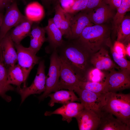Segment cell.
Wrapping results in <instances>:
<instances>
[{"label":"cell","mask_w":130,"mask_h":130,"mask_svg":"<svg viewBox=\"0 0 130 130\" xmlns=\"http://www.w3.org/2000/svg\"><path fill=\"white\" fill-rule=\"evenodd\" d=\"M56 50L59 57L70 65L82 80L87 81L91 54L78 39L64 40Z\"/></svg>","instance_id":"1"},{"label":"cell","mask_w":130,"mask_h":130,"mask_svg":"<svg viewBox=\"0 0 130 130\" xmlns=\"http://www.w3.org/2000/svg\"><path fill=\"white\" fill-rule=\"evenodd\" d=\"M78 39L92 54L105 46H111L110 30L103 24L94 25L85 27Z\"/></svg>","instance_id":"2"},{"label":"cell","mask_w":130,"mask_h":130,"mask_svg":"<svg viewBox=\"0 0 130 130\" xmlns=\"http://www.w3.org/2000/svg\"><path fill=\"white\" fill-rule=\"evenodd\" d=\"M101 110L111 113L122 122L130 125V94L106 93Z\"/></svg>","instance_id":"3"},{"label":"cell","mask_w":130,"mask_h":130,"mask_svg":"<svg viewBox=\"0 0 130 130\" xmlns=\"http://www.w3.org/2000/svg\"><path fill=\"white\" fill-rule=\"evenodd\" d=\"M48 73L46 76V88L43 94L38 97L40 101L47 97L52 92L59 90L60 61L56 50L53 51L50 58Z\"/></svg>","instance_id":"4"},{"label":"cell","mask_w":130,"mask_h":130,"mask_svg":"<svg viewBox=\"0 0 130 130\" xmlns=\"http://www.w3.org/2000/svg\"><path fill=\"white\" fill-rule=\"evenodd\" d=\"M45 66L44 60L40 61L37 69V73L34 81L29 87L25 85L22 88L17 87L16 91L21 98V104L29 96L35 94H40L44 92L46 88Z\"/></svg>","instance_id":"5"},{"label":"cell","mask_w":130,"mask_h":130,"mask_svg":"<svg viewBox=\"0 0 130 130\" xmlns=\"http://www.w3.org/2000/svg\"><path fill=\"white\" fill-rule=\"evenodd\" d=\"M106 77L104 92L117 93L130 87V73L120 70L112 69Z\"/></svg>","instance_id":"6"},{"label":"cell","mask_w":130,"mask_h":130,"mask_svg":"<svg viewBox=\"0 0 130 130\" xmlns=\"http://www.w3.org/2000/svg\"><path fill=\"white\" fill-rule=\"evenodd\" d=\"M79 97L84 109L101 112L105 102L106 93H96L78 87L73 90Z\"/></svg>","instance_id":"7"},{"label":"cell","mask_w":130,"mask_h":130,"mask_svg":"<svg viewBox=\"0 0 130 130\" xmlns=\"http://www.w3.org/2000/svg\"><path fill=\"white\" fill-rule=\"evenodd\" d=\"M0 27V40L12 27L15 26L27 17L23 15L19 10L15 0L7 7Z\"/></svg>","instance_id":"8"},{"label":"cell","mask_w":130,"mask_h":130,"mask_svg":"<svg viewBox=\"0 0 130 130\" xmlns=\"http://www.w3.org/2000/svg\"><path fill=\"white\" fill-rule=\"evenodd\" d=\"M59 58L61 65L59 90L65 89L73 91L79 87L83 82L70 65L64 59Z\"/></svg>","instance_id":"9"},{"label":"cell","mask_w":130,"mask_h":130,"mask_svg":"<svg viewBox=\"0 0 130 130\" xmlns=\"http://www.w3.org/2000/svg\"><path fill=\"white\" fill-rule=\"evenodd\" d=\"M14 43L8 32L0 40V60L7 70L16 64L17 54Z\"/></svg>","instance_id":"10"},{"label":"cell","mask_w":130,"mask_h":130,"mask_svg":"<svg viewBox=\"0 0 130 130\" xmlns=\"http://www.w3.org/2000/svg\"><path fill=\"white\" fill-rule=\"evenodd\" d=\"M14 44L17 50V64L28 76L34 65L39 63L40 58L28 47H25L20 44Z\"/></svg>","instance_id":"11"},{"label":"cell","mask_w":130,"mask_h":130,"mask_svg":"<svg viewBox=\"0 0 130 130\" xmlns=\"http://www.w3.org/2000/svg\"><path fill=\"white\" fill-rule=\"evenodd\" d=\"M101 112L84 109L75 117L79 130H98L100 123Z\"/></svg>","instance_id":"12"},{"label":"cell","mask_w":130,"mask_h":130,"mask_svg":"<svg viewBox=\"0 0 130 130\" xmlns=\"http://www.w3.org/2000/svg\"><path fill=\"white\" fill-rule=\"evenodd\" d=\"M90 62L95 68L100 70H110L119 68L113 62L108 51L104 47L91 55Z\"/></svg>","instance_id":"13"},{"label":"cell","mask_w":130,"mask_h":130,"mask_svg":"<svg viewBox=\"0 0 130 130\" xmlns=\"http://www.w3.org/2000/svg\"><path fill=\"white\" fill-rule=\"evenodd\" d=\"M72 14L70 20L72 36L70 39L79 38L84 28L94 25L90 20L88 13L81 12L74 16Z\"/></svg>","instance_id":"14"},{"label":"cell","mask_w":130,"mask_h":130,"mask_svg":"<svg viewBox=\"0 0 130 130\" xmlns=\"http://www.w3.org/2000/svg\"><path fill=\"white\" fill-rule=\"evenodd\" d=\"M112 10L103 1L100 6L88 14L93 24H103L113 18L114 15Z\"/></svg>","instance_id":"15"},{"label":"cell","mask_w":130,"mask_h":130,"mask_svg":"<svg viewBox=\"0 0 130 130\" xmlns=\"http://www.w3.org/2000/svg\"><path fill=\"white\" fill-rule=\"evenodd\" d=\"M84 109L81 103L74 102L64 104L54 111L47 112L46 113V116H50L57 114L61 115L62 120L70 123L72 118L75 117Z\"/></svg>","instance_id":"16"},{"label":"cell","mask_w":130,"mask_h":130,"mask_svg":"<svg viewBox=\"0 0 130 130\" xmlns=\"http://www.w3.org/2000/svg\"><path fill=\"white\" fill-rule=\"evenodd\" d=\"M98 130H130V125L114 117L111 113L101 110L100 123Z\"/></svg>","instance_id":"17"},{"label":"cell","mask_w":130,"mask_h":130,"mask_svg":"<svg viewBox=\"0 0 130 130\" xmlns=\"http://www.w3.org/2000/svg\"><path fill=\"white\" fill-rule=\"evenodd\" d=\"M44 28L47 35V41L49 43V48L52 51L56 50L64 41L60 30L54 23L52 18L49 19L47 25Z\"/></svg>","instance_id":"18"},{"label":"cell","mask_w":130,"mask_h":130,"mask_svg":"<svg viewBox=\"0 0 130 130\" xmlns=\"http://www.w3.org/2000/svg\"><path fill=\"white\" fill-rule=\"evenodd\" d=\"M46 33L44 28L37 24H33L29 35L31 40L28 48L36 54L44 43L47 41L45 36Z\"/></svg>","instance_id":"19"},{"label":"cell","mask_w":130,"mask_h":130,"mask_svg":"<svg viewBox=\"0 0 130 130\" xmlns=\"http://www.w3.org/2000/svg\"><path fill=\"white\" fill-rule=\"evenodd\" d=\"M33 21L28 18L15 26L10 32L11 38L15 44H20L21 41L29 36Z\"/></svg>","instance_id":"20"},{"label":"cell","mask_w":130,"mask_h":130,"mask_svg":"<svg viewBox=\"0 0 130 130\" xmlns=\"http://www.w3.org/2000/svg\"><path fill=\"white\" fill-rule=\"evenodd\" d=\"M48 97L51 98L48 105L51 107L53 106L55 103L64 104L70 102L80 101L79 98L75 95L73 90H59L53 93H50Z\"/></svg>","instance_id":"21"},{"label":"cell","mask_w":130,"mask_h":130,"mask_svg":"<svg viewBox=\"0 0 130 130\" xmlns=\"http://www.w3.org/2000/svg\"><path fill=\"white\" fill-rule=\"evenodd\" d=\"M28 77L18 64H15L7 70V84H13L20 87L21 84L25 82Z\"/></svg>","instance_id":"22"},{"label":"cell","mask_w":130,"mask_h":130,"mask_svg":"<svg viewBox=\"0 0 130 130\" xmlns=\"http://www.w3.org/2000/svg\"><path fill=\"white\" fill-rule=\"evenodd\" d=\"M117 40L125 46L130 41V18L125 16L117 29Z\"/></svg>","instance_id":"23"},{"label":"cell","mask_w":130,"mask_h":130,"mask_svg":"<svg viewBox=\"0 0 130 130\" xmlns=\"http://www.w3.org/2000/svg\"><path fill=\"white\" fill-rule=\"evenodd\" d=\"M130 0H122L120 5L117 9V12L113 19L112 29L116 34L118 27L127 12L130 10Z\"/></svg>","instance_id":"24"},{"label":"cell","mask_w":130,"mask_h":130,"mask_svg":"<svg viewBox=\"0 0 130 130\" xmlns=\"http://www.w3.org/2000/svg\"><path fill=\"white\" fill-rule=\"evenodd\" d=\"M105 83L99 82L87 81L82 82L79 87L96 93H105L104 92Z\"/></svg>","instance_id":"25"},{"label":"cell","mask_w":130,"mask_h":130,"mask_svg":"<svg viewBox=\"0 0 130 130\" xmlns=\"http://www.w3.org/2000/svg\"><path fill=\"white\" fill-rule=\"evenodd\" d=\"M112 58L114 61L121 70L130 73V62L118 55L113 49L111 45L110 47Z\"/></svg>","instance_id":"26"},{"label":"cell","mask_w":130,"mask_h":130,"mask_svg":"<svg viewBox=\"0 0 130 130\" xmlns=\"http://www.w3.org/2000/svg\"><path fill=\"white\" fill-rule=\"evenodd\" d=\"M72 14L65 12V16L61 21L59 29L63 36L68 39H70L72 36L70 20Z\"/></svg>","instance_id":"27"},{"label":"cell","mask_w":130,"mask_h":130,"mask_svg":"<svg viewBox=\"0 0 130 130\" xmlns=\"http://www.w3.org/2000/svg\"><path fill=\"white\" fill-rule=\"evenodd\" d=\"M88 0H76L73 4L65 12L74 14L85 9Z\"/></svg>","instance_id":"28"},{"label":"cell","mask_w":130,"mask_h":130,"mask_svg":"<svg viewBox=\"0 0 130 130\" xmlns=\"http://www.w3.org/2000/svg\"><path fill=\"white\" fill-rule=\"evenodd\" d=\"M54 10L55 14L52 18L53 21L55 25L59 28L60 22L65 16V12L58 2L55 4Z\"/></svg>","instance_id":"29"},{"label":"cell","mask_w":130,"mask_h":130,"mask_svg":"<svg viewBox=\"0 0 130 130\" xmlns=\"http://www.w3.org/2000/svg\"><path fill=\"white\" fill-rule=\"evenodd\" d=\"M7 70L0 60V83L4 86L14 88L10 85L7 84Z\"/></svg>","instance_id":"30"},{"label":"cell","mask_w":130,"mask_h":130,"mask_svg":"<svg viewBox=\"0 0 130 130\" xmlns=\"http://www.w3.org/2000/svg\"><path fill=\"white\" fill-rule=\"evenodd\" d=\"M112 47L114 50L118 55L124 58L126 54L125 47L123 44L116 41L114 43Z\"/></svg>","instance_id":"31"},{"label":"cell","mask_w":130,"mask_h":130,"mask_svg":"<svg viewBox=\"0 0 130 130\" xmlns=\"http://www.w3.org/2000/svg\"><path fill=\"white\" fill-rule=\"evenodd\" d=\"M103 0H88L87 6L83 11L87 13L100 6Z\"/></svg>","instance_id":"32"},{"label":"cell","mask_w":130,"mask_h":130,"mask_svg":"<svg viewBox=\"0 0 130 130\" xmlns=\"http://www.w3.org/2000/svg\"><path fill=\"white\" fill-rule=\"evenodd\" d=\"M14 88L5 87L0 83V96L7 102H10L12 99L11 97L6 94V92L9 91H13Z\"/></svg>","instance_id":"33"},{"label":"cell","mask_w":130,"mask_h":130,"mask_svg":"<svg viewBox=\"0 0 130 130\" xmlns=\"http://www.w3.org/2000/svg\"><path fill=\"white\" fill-rule=\"evenodd\" d=\"M103 1L109 6L112 10L117 9L119 6L122 0H103Z\"/></svg>","instance_id":"34"},{"label":"cell","mask_w":130,"mask_h":130,"mask_svg":"<svg viewBox=\"0 0 130 130\" xmlns=\"http://www.w3.org/2000/svg\"><path fill=\"white\" fill-rule=\"evenodd\" d=\"M76 0H59L62 7L65 12L70 8Z\"/></svg>","instance_id":"35"},{"label":"cell","mask_w":130,"mask_h":130,"mask_svg":"<svg viewBox=\"0 0 130 130\" xmlns=\"http://www.w3.org/2000/svg\"><path fill=\"white\" fill-rule=\"evenodd\" d=\"M43 5L47 8L49 9L51 4L53 0H40Z\"/></svg>","instance_id":"36"},{"label":"cell","mask_w":130,"mask_h":130,"mask_svg":"<svg viewBox=\"0 0 130 130\" xmlns=\"http://www.w3.org/2000/svg\"><path fill=\"white\" fill-rule=\"evenodd\" d=\"M7 0H0V10L6 7Z\"/></svg>","instance_id":"37"},{"label":"cell","mask_w":130,"mask_h":130,"mask_svg":"<svg viewBox=\"0 0 130 130\" xmlns=\"http://www.w3.org/2000/svg\"><path fill=\"white\" fill-rule=\"evenodd\" d=\"M125 50L126 54L127 55L130 57V43H128L125 46Z\"/></svg>","instance_id":"38"},{"label":"cell","mask_w":130,"mask_h":130,"mask_svg":"<svg viewBox=\"0 0 130 130\" xmlns=\"http://www.w3.org/2000/svg\"><path fill=\"white\" fill-rule=\"evenodd\" d=\"M15 0H7V3L6 7L9 6Z\"/></svg>","instance_id":"39"},{"label":"cell","mask_w":130,"mask_h":130,"mask_svg":"<svg viewBox=\"0 0 130 130\" xmlns=\"http://www.w3.org/2000/svg\"><path fill=\"white\" fill-rule=\"evenodd\" d=\"M3 16L2 13H0V27L2 23Z\"/></svg>","instance_id":"40"},{"label":"cell","mask_w":130,"mask_h":130,"mask_svg":"<svg viewBox=\"0 0 130 130\" xmlns=\"http://www.w3.org/2000/svg\"><path fill=\"white\" fill-rule=\"evenodd\" d=\"M53 1H54L55 2H56V3L58 2V0H53Z\"/></svg>","instance_id":"41"},{"label":"cell","mask_w":130,"mask_h":130,"mask_svg":"<svg viewBox=\"0 0 130 130\" xmlns=\"http://www.w3.org/2000/svg\"><path fill=\"white\" fill-rule=\"evenodd\" d=\"M59 0H58V1Z\"/></svg>","instance_id":"42"}]
</instances>
